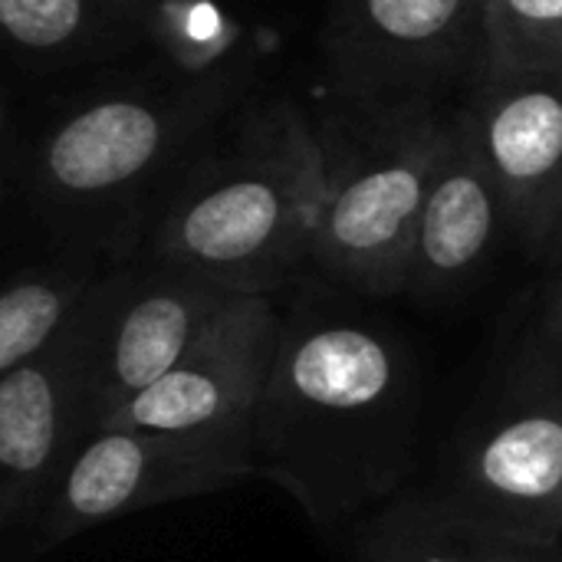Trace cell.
<instances>
[{
  "label": "cell",
  "instance_id": "cell-7",
  "mask_svg": "<svg viewBox=\"0 0 562 562\" xmlns=\"http://www.w3.org/2000/svg\"><path fill=\"white\" fill-rule=\"evenodd\" d=\"M119 267L43 352L0 375V537L7 560H20L56 481L99 431L92 366Z\"/></svg>",
  "mask_w": 562,
  "mask_h": 562
},
{
  "label": "cell",
  "instance_id": "cell-11",
  "mask_svg": "<svg viewBox=\"0 0 562 562\" xmlns=\"http://www.w3.org/2000/svg\"><path fill=\"white\" fill-rule=\"evenodd\" d=\"M231 296L237 293L161 260L122 263L92 366L95 428L112 425L165 379Z\"/></svg>",
  "mask_w": 562,
  "mask_h": 562
},
{
  "label": "cell",
  "instance_id": "cell-18",
  "mask_svg": "<svg viewBox=\"0 0 562 562\" xmlns=\"http://www.w3.org/2000/svg\"><path fill=\"white\" fill-rule=\"evenodd\" d=\"M533 316H537L540 329L553 339V346L562 352V247L560 254L543 267Z\"/></svg>",
  "mask_w": 562,
  "mask_h": 562
},
{
  "label": "cell",
  "instance_id": "cell-2",
  "mask_svg": "<svg viewBox=\"0 0 562 562\" xmlns=\"http://www.w3.org/2000/svg\"><path fill=\"white\" fill-rule=\"evenodd\" d=\"M250 56L109 89L63 112L33 145L26 201L56 247L135 260L148 194L250 82Z\"/></svg>",
  "mask_w": 562,
  "mask_h": 562
},
{
  "label": "cell",
  "instance_id": "cell-15",
  "mask_svg": "<svg viewBox=\"0 0 562 562\" xmlns=\"http://www.w3.org/2000/svg\"><path fill=\"white\" fill-rule=\"evenodd\" d=\"M115 267L119 260L56 247L46 260L10 273L0 290V375L43 352Z\"/></svg>",
  "mask_w": 562,
  "mask_h": 562
},
{
  "label": "cell",
  "instance_id": "cell-8",
  "mask_svg": "<svg viewBox=\"0 0 562 562\" xmlns=\"http://www.w3.org/2000/svg\"><path fill=\"white\" fill-rule=\"evenodd\" d=\"M257 481L254 448L132 425L95 431L56 481L23 553L36 562L89 530L151 507Z\"/></svg>",
  "mask_w": 562,
  "mask_h": 562
},
{
  "label": "cell",
  "instance_id": "cell-6",
  "mask_svg": "<svg viewBox=\"0 0 562 562\" xmlns=\"http://www.w3.org/2000/svg\"><path fill=\"white\" fill-rule=\"evenodd\" d=\"M323 53L339 105L454 112L491 69L484 0H329Z\"/></svg>",
  "mask_w": 562,
  "mask_h": 562
},
{
  "label": "cell",
  "instance_id": "cell-10",
  "mask_svg": "<svg viewBox=\"0 0 562 562\" xmlns=\"http://www.w3.org/2000/svg\"><path fill=\"white\" fill-rule=\"evenodd\" d=\"M510 214V237L547 267L562 247V76H487L458 105Z\"/></svg>",
  "mask_w": 562,
  "mask_h": 562
},
{
  "label": "cell",
  "instance_id": "cell-9",
  "mask_svg": "<svg viewBox=\"0 0 562 562\" xmlns=\"http://www.w3.org/2000/svg\"><path fill=\"white\" fill-rule=\"evenodd\" d=\"M277 296H231L171 372L142 392L112 425L254 448L257 415L283 333V303Z\"/></svg>",
  "mask_w": 562,
  "mask_h": 562
},
{
  "label": "cell",
  "instance_id": "cell-13",
  "mask_svg": "<svg viewBox=\"0 0 562 562\" xmlns=\"http://www.w3.org/2000/svg\"><path fill=\"white\" fill-rule=\"evenodd\" d=\"M352 562H562V543H527L491 530L428 484H412L346 533Z\"/></svg>",
  "mask_w": 562,
  "mask_h": 562
},
{
  "label": "cell",
  "instance_id": "cell-4",
  "mask_svg": "<svg viewBox=\"0 0 562 562\" xmlns=\"http://www.w3.org/2000/svg\"><path fill=\"white\" fill-rule=\"evenodd\" d=\"M428 487L527 543H562V352L537 316L494 356Z\"/></svg>",
  "mask_w": 562,
  "mask_h": 562
},
{
  "label": "cell",
  "instance_id": "cell-12",
  "mask_svg": "<svg viewBox=\"0 0 562 562\" xmlns=\"http://www.w3.org/2000/svg\"><path fill=\"white\" fill-rule=\"evenodd\" d=\"M507 234L510 214L504 191L484 161L464 112L454 109L418 217L405 300L422 306H451L464 300L494 263Z\"/></svg>",
  "mask_w": 562,
  "mask_h": 562
},
{
  "label": "cell",
  "instance_id": "cell-1",
  "mask_svg": "<svg viewBox=\"0 0 562 562\" xmlns=\"http://www.w3.org/2000/svg\"><path fill=\"white\" fill-rule=\"evenodd\" d=\"M422 418L418 359L389 323L326 280L283 303L280 352L254 428L257 481L290 494L323 533H346L412 487Z\"/></svg>",
  "mask_w": 562,
  "mask_h": 562
},
{
  "label": "cell",
  "instance_id": "cell-14",
  "mask_svg": "<svg viewBox=\"0 0 562 562\" xmlns=\"http://www.w3.org/2000/svg\"><path fill=\"white\" fill-rule=\"evenodd\" d=\"M151 0H0V26L16 59L40 69L86 66L148 40Z\"/></svg>",
  "mask_w": 562,
  "mask_h": 562
},
{
  "label": "cell",
  "instance_id": "cell-5",
  "mask_svg": "<svg viewBox=\"0 0 562 562\" xmlns=\"http://www.w3.org/2000/svg\"><path fill=\"white\" fill-rule=\"evenodd\" d=\"M339 109L342 119L319 128L326 198L310 267L352 296L398 300L451 112Z\"/></svg>",
  "mask_w": 562,
  "mask_h": 562
},
{
  "label": "cell",
  "instance_id": "cell-3",
  "mask_svg": "<svg viewBox=\"0 0 562 562\" xmlns=\"http://www.w3.org/2000/svg\"><path fill=\"white\" fill-rule=\"evenodd\" d=\"M323 198L319 128L293 99H267L168 191L145 237V257L231 293L277 296L313 257Z\"/></svg>",
  "mask_w": 562,
  "mask_h": 562
},
{
  "label": "cell",
  "instance_id": "cell-16",
  "mask_svg": "<svg viewBox=\"0 0 562 562\" xmlns=\"http://www.w3.org/2000/svg\"><path fill=\"white\" fill-rule=\"evenodd\" d=\"M244 26L217 0H151L148 43L161 49L171 69L207 72L244 56Z\"/></svg>",
  "mask_w": 562,
  "mask_h": 562
},
{
  "label": "cell",
  "instance_id": "cell-17",
  "mask_svg": "<svg viewBox=\"0 0 562 562\" xmlns=\"http://www.w3.org/2000/svg\"><path fill=\"white\" fill-rule=\"evenodd\" d=\"M484 26L491 69L562 76V0H484Z\"/></svg>",
  "mask_w": 562,
  "mask_h": 562
}]
</instances>
